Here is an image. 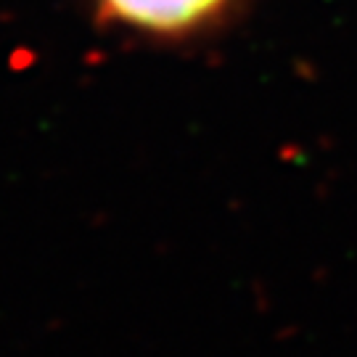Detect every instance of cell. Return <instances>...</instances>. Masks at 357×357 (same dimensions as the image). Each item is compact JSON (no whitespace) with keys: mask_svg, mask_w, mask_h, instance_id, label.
<instances>
[{"mask_svg":"<svg viewBox=\"0 0 357 357\" xmlns=\"http://www.w3.org/2000/svg\"><path fill=\"white\" fill-rule=\"evenodd\" d=\"M228 0H101V6L125 24L153 32H183L204 24Z\"/></svg>","mask_w":357,"mask_h":357,"instance_id":"6da1fadb","label":"cell"}]
</instances>
